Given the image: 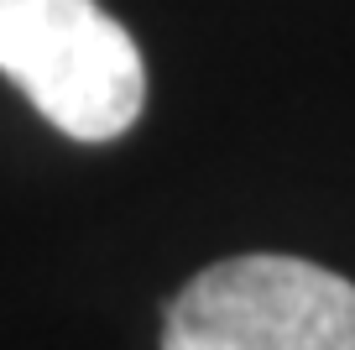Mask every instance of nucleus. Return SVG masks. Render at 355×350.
<instances>
[{"label": "nucleus", "instance_id": "obj_1", "mask_svg": "<svg viewBox=\"0 0 355 350\" xmlns=\"http://www.w3.org/2000/svg\"><path fill=\"white\" fill-rule=\"evenodd\" d=\"M0 74L73 142H115L146 105V63L94 0H0Z\"/></svg>", "mask_w": 355, "mask_h": 350}, {"label": "nucleus", "instance_id": "obj_2", "mask_svg": "<svg viewBox=\"0 0 355 350\" xmlns=\"http://www.w3.org/2000/svg\"><path fill=\"white\" fill-rule=\"evenodd\" d=\"M162 350H355V283L298 256H230L167 303Z\"/></svg>", "mask_w": 355, "mask_h": 350}]
</instances>
